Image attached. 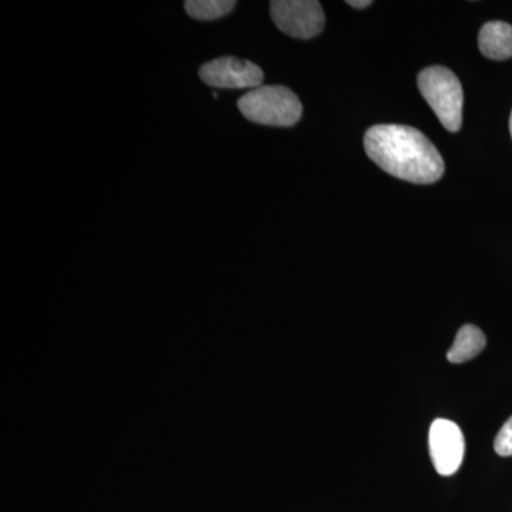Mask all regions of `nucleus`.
Listing matches in <instances>:
<instances>
[{
    "instance_id": "nucleus-1",
    "label": "nucleus",
    "mask_w": 512,
    "mask_h": 512,
    "mask_svg": "<svg viewBox=\"0 0 512 512\" xmlns=\"http://www.w3.org/2000/svg\"><path fill=\"white\" fill-rule=\"evenodd\" d=\"M365 150L383 171L414 184H433L444 174V161L417 128L377 124L366 131Z\"/></svg>"
},
{
    "instance_id": "nucleus-4",
    "label": "nucleus",
    "mask_w": 512,
    "mask_h": 512,
    "mask_svg": "<svg viewBox=\"0 0 512 512\" xmlns=\"http://www.w3.org/2000/svg\"><path fill=\"white\" fill-rule=\"evenodd\" d=\"M271 18L281 32L295 39H312L325 28V13L316 0H274Z\"/></svg>"
},
{
    "instance_id": "nucleus-3",
    "label": "nucleus",
    "mask_w": 512,
    "mask_h": 512,
    "mask_svg": "<svg viewBox=\"0 0 512 512\" xmlns=\"http://www.w3.org/2000/svg\"><path fill=\"white\" fill-rule=\"evenodd\" d=\"M421 96L446 130L456 133L463 124V86L456 74L443 66L421 70L417 77Z\"/></svg>"
},
{
    "instance_id": "nucleus-6",
    "label": "nucleus",
    "mask_w": 512,
    "mask_h": 512,
    "mask_svg": "<svg viewBox=\"0 0 512 512\" xmlns=\"http://www.w3.org/2000/svg\"><path fill=\"white\" fill-rule=\"evenodd\" d=\"M431 461L440 476H453L464 460L463 431L454 421L437 419L433 421L429 433Z\"/></svg>"
},
{
    "instance_id": "nucleus-10",
    "label": "nucleus",
    "mask_w": 512,
    "mask_h": 512,
    "mask_svg": "<svg viewBox=\"0 0 512 512\" xmlns=\"http://www.w3.org/2000/svg\"><path fill=\"white\" fill-rule=\"evenodd\" d=\"M494 450L498 456H512V416L505 421L504 426L498 431L494 441Z\"/></svg>"
},
{
    "instance_id": "nucleus-11",
    "label": "nucleus",
    "mask_w": 512,
    "mask_h": 512,
    "mask_svg": "<svg viewBox=\"0 0 512 512\" xmlns=\"http://www.w3.org/2000/svg\"><path fill=\"white\" fill-rule=\"evenodd\" d=\"M372 3L373 2H370V0H350L348 5L355 9H365L367 6L372 5Z\"/></svg>"
},
{
    "instance_id": "nucleus-12",
    "label": "nucleus",
    "mask_w": 512,
    "mask_h": 512,
    "mask_svg": "<svg viewBox=\"0 0 512 512\" xmlns=\"http://www.w3.org/2000/svg\"><path fill=\"white\" fill-rule=\"evenodd\" d=\"M510 131H511V137H512V111H511V117H510Z\"/></svg>"
},
{
    "instance_id": "nucleus-8",
    "label": "nucleus",
    "mask_w": 512,
    "mask_h": 512,
    "mask_svg": "<svg viewBox=\"0 0 512 512\" xmlns=\"http://www.w3.org/2000/svg\"><path fill=\"white\" fill-rule=\"evenodd\" d=\"M487 339L483 330L474 325H464L458 330L454 345L448 350L447 360L451 363H466L483 352Z\"/></svg>"
},
{
    "instance_id": "nucleus-9",
    "label": "nucleus",
    "mask_w": 512,
    "mask_h": 512,
    "mask_svg": "<svg viewBox=\"0 0 512 512\" xmlns=\"http://www.w3.org/2000/svg\"><path fill=\"white\" fill-rule=\"evenodd\" d=\"M237 6L235 0H187L185 12L195 20H217L224 18Z\"/></svg>"
},
{
    "instance_id": "nucleus-5",
    "label": "nucleus",
    "mask_w": 512,
    "mask_h": 512,
    "mask_svg": "<svg viewBox=\"0 0 512 512\" xmlns=\"http://www.w3.org/2000/svg\"><path fill=\"white\" fill-rule=\"evenodd\" d=\"M200 79L214 89H258L264 82V72L258 64L234 56H222L205 63Z\"/></svg>"
},
{
    "instance_id": "nucleus-7",
    "label": "nucleus",
    "mask_w": 512,
    "mask_h": 512,
    "mask_svg": "<svg viewBox=\"0 0 512 512\" xmlns=\"http://www.w3.org/2000/svg\"><path fill=\"white\" fill-rule=\"evenodd\" d=\"M481 53L491 60H507L512 57V26L494 20L485 23L478 36Z\"/></svg>"
},
{
    "instance_id": "nucleus-2",
    "label": "nucleus",
    "mask_w": 512,
    "mask_h": 512,
    "mask_svg": "<svg viewBox=\"0 0 512 512\" xmlns=\"http://www.w3.org/2000/svg\"><path fill=\"white\" fill-rule=\"evenodd\" d=\"M238 109L252 123L292 127L301 120V100L285 86H261L238 100Z\"/></svg>"
}]
</instances>
